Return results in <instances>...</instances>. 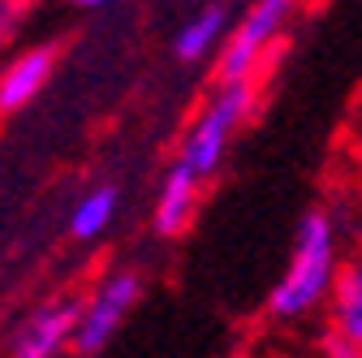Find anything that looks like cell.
Instances as JSON below:
<instances>
[{"mask_svg": "<svg viewBox=\"0 0 362 358\" xmlns=\"http://www.w3.org/2000/svg\"><path fill=\"white\" fill-rule=\"evenodd\" d=\"M349 160H354V173L362 182V112L354 117V129H349Z\"/></svg>", "mask_w": 362, "mask_h": 358, "instance_id": "obj_12", "label": "cell"}, {"mask_svg": "<svg viewBox=\"0 0 362 358\" xmlns=\"http://www.w3.org/2000/svg\"><path fill=\"white\" fill-rule=\"evenodd\" d=\"M57 69V48H26L0 69V112H22L43 96V86L52 82Z\"/></svg>", "mask_w": 362, "mask_h": 358, "instance_id": "obj_6", "label": "cell"}, {"mask_svg": "<svg viewBox=\"0 0 362 358\" xmlns=\"http://www.w3.org/2000/svg\"><path fill=\"white\" fill-rule=\"evenodd\" d=\"M199 199H203V177H194L186 164H173V173L160 182V195H156V233L164 238H181L194 216H199Z\"/></svg>", "mask_w": 362, "mask_h": 358, "instance_id": "obj_8", "label": "cell"}, {"mask_svg": "<svg viewBox=\"0 0 362 358\" xmlns=\"http://www.w3.org/2000/svg\"><path fill=\"white\" fill-rule=\"evenodd\" d=\"M328 328L362 341V242L345 255L337 289L328 298Z\"/></svg>", "mask_w": 362, "mask_h": 358, "instance_id": "obj_9", "label": "cell"}, {"mask_svg": "<svg viewBox=\"0 0 362 358\" xmlns=\"http://www.w3.org/2000/svg\"><path fill=\"white\" fill-rule=\"evenodd\" d=\"M341 263H345V233H341V220L332 207H310L298 229H293V246L285 259V272L281 281L272 285V316L298 324L315 311H324L337 277H341Z\"/></svg>", "mask_w": 362, "mask_h": 358, "instance_id": "obj_1", "label": "cell"}, {"mask_svg": "<svg viewBox=\"0 0 362 358\" xmlns=\"http://www.w3.org/2000/svg\"><path fill=\"white\" fill-rule=\"evenodd\" d=\"M293 9H298V0H255L233 22L224 48L216 52V78L220 82H255L267 52L285 39Z\"/></svg>", "mask_w": 362, "mask_h": 358, "instance_id": "obj_3", "label": "cell"}, {"mask_svg": "<svg viewBox=\"0 0 362 358\" xmlns=\"http://www.w3.org/2000/svg\"><path fill=\"white\" fill-rule=\"evenodd\" d=\"M259 104V91L255 82H216L211 100L199 108V117L190 121V129L181 134V151H177V164H186L194 177H216L220 164L229 160V147L242 134V125L250 121Z\"/></svg>", "mask_w": 362, "mask_h": 358, "instance_id": "obj_2", "label": "cell"}, {"mask_svg": "<svg viewBox=\"0 0 362 358\" xmlns=\"http://www.w3.org/2000/svg\"><path fill=\"white\" fill-rule=\"evenodd\" d=\"M78 316H82V302H74V298L43 302L35 316L18 328L13 358H61L65 350H74Z\"/></svg>", "mask_w": 362, "mask_h": 358, "instance_id": "obj_5", "label": "cell"}, {"mask_svg": "<svg viewBox=\"0 0 362 358\" xmlns=\"http://www.w3.org/2000/svg\"><path fill=\"white\" fill-rule=\"evenodd\" d=\"M324 358H362V341H354V337L328 328V337H324Z\"/></svg>", "mask_w": 362, "mask_h": 358, "instance_id": "obj_11", "label": "cell"}, {"mask_svg": "<svg viewBox=\"0 0 362 358\" xmlns=\"http://www.w3.org/2000/svg\"><path fill=\"white\" fill-rule=\"evenodd\" d=\"M69 5H78V9H104V5H112V0H69Z\"/></svg>", "mask_w": 362, "mask_h": 358, "instance_id": "obj_13", "label": "cell"}, {"mask_svg": "<svg viewBox=\"0 0 362 358\" xmlns=\"http://www.w3.org/2000/svg\"><path fill=\"white\" fill-rule=\"evenodd\" d=\"M229 30H233V13H229V5H220V0H211V5L194 9L186 22L177 26L173 52H177V61H186V65L216 61V52L224 48V39H229Z\"/></svg>", "mask_w": 362, "mask_h": 358, "instance_id": "obj_7", "label": "cell"}, {"mask_svg": "<svg viewBox=\"0 0 362 358\" xmlns=\"http://www.w3.org/2000/svg\"><path fill=\"white\" fill-rule=\"evenodd\" d=\"M143 298V281L134 272H112L104 277L95 289L82 298V316H78V337H74V354L95 358L108 350V341L125 328V320L134 316V306Z\"/></svg>", "mask_w": 362, "mask_h": 358, "instance_id": "obj_4", "label": "cell"}, {"mask_svg": "<svg viewBox=\"0 0 362 358\" xmlns=\"http://www.w3.org/2000/svg\"><path fill=\"white\" fill-rule=\"evenodd\" d=\"M117 212H121V190L117 186H90V190H82V199L69 212V233L78 242H100L117 225Z\"/></svg>", "mask_w": 362, "mask_h": 358, "instance_id": "obj_10", "label": "cell"}]
</instances>
